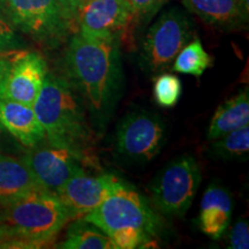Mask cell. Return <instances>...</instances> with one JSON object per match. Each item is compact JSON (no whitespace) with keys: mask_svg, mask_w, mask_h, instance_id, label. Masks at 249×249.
I'll use <instances>...</instances> for the list:
<instances>
[{"mask_svg":"<svg viewBox=\"0 0 249 249\" xmlns=\"http://www.w3.org/2000/svg\"><path fill=\"white\" fill-rule=\"evenodd\" d=\"M202 174L193 156L182 155L164 167L151 186L152 203L160 213L183 217L192 207Z\"/></svg>","mask_w":249,"mask_h":249,"instance_id":"8992f818","label":"cell"},{"mask_svg":"<svg viewBox=\"0 0 249 249\" xmlns=\"http://www.w3.org/2000/svg\"><path fill=\"white\" fill-rule=\"evenodd\" d=\"M57 1L64 12L65 17L73 23L75 22L79 12L89 0H57Z\"/></svg>","mask_w":249,"mask_h":249,"instance_id":"4316f807","label":"cell"},{"mask_svg":"<svg viewBox=\"0 0 249 249\" xmlns=\"http://www.w3.org/2000/svg\"><path fill=\"white\" fill-rule=\"evenodd\" d=\"M83 218L102 230L116 249L144 247L158 229V218L148 202L123 180Z\"/></svg>","mask_w":249,"mask_h":249,"instance_id":"3957f363","label":"cell"},{"mask_svg":"<svg viewBox=\"0 0 249 249\" xmlns=\"http://www.w3.org/2000/svg\"><path fill=\"white\" fill-rule=\"evenodd\" d=\"M241 1V5H242V7H244V9H245V12L246 13H249V0H240Z\"/></svg>","mask_w":249,"mask_h":249,"instance_id":"f1b7e54d","label":"cell"},{"mask_svg":"<svg viewBox=\"0 0 249 249\" xmlns=\"http://www.w3.org/2000/svg\"><path fill=\"white\" fill-rule=\"evenodd\" d=\"M247 124H249V93L248 88H246L218 107L210 121L208 139L213 141Z\"/></svg>","mask_w":249,"mask_h":249,"instance_id":"e0dca14e","label":"cell"},{"mask_svg":"<svg viewBox=\"0 0 249 249\" xmlns=\"http://www.w3.org/2000/svg\"><path fill=\"white\" fill-rule=\"evenodd\" d=\"M33 108L44 128L46 141L88 156L92 132L70 81L48 71Z\"/></svg>","mask_w":249,"mask_h":249,"instance_id":"7a4b0ae2","label":"cell"},{"mask_svg":"<svg viewBox=\"0 0 249 249\" xmlns=\"http://www.w3.org/2000/svg\"><path fill=\"white\" fill-rule=\"evenodd\" d=\"M209 152L222 160L244 157L249 152V124L213 140Z\"/></svg>","mask_w":249,"mask_h":249,"instance_id":"ffe728a7","label":"cell"},{"mask_svg":"<svg viewBox=\"0 0 249 249\" xmlns=\"http://www.w3.org/2000/svg\"><path fill=\"white\" fill-rule=\"evenodd\" d=\"M213 64V58L205 51L201 40L196 38L187 43L177 54L173 61V70L178 73L201 76Z\"/></svg>","mask_w":249,"mask_h":249,"instance_id":"d6986e66","label":"cell"},{"mask_svg":"<svg viewBox=\"0 0 249 249\" xmlns=\"http://www.w3.org/2000/svg\"><path fill=\"white\" fill-rule=\"evenodd\" d=\"M21 46H22V40L20 39V37L0 18V53L20 50Z\"/></svg>","mask_w":249,"mask_h":249,"instance_id":"603a6c76","label":"cell"},{"mask_svg":"<svg viewBox=\"0 0 249 249\" xmlns=\"http://www.w3.org/2000/svg\"><path fill=\"white\" fill-rule=\"evenodd\" d=\"M182 93V83L178 76L170 73L160 74L154 82V97L158 105L173 107Z\"/></svg>","mask_w":249,"mask_h":249,"instance_id":"44dd1931","label":"cell"},{"mask_svg":"<svg viewBox=\"0 0 249 249\" xmlns=\"http://www.w3.org/2000/svg\"><path fill=\"white\" fill-rule=\"evenodd\" d=\"M121 179L113 174H88L86 171L74 174L58 192L71 220L83 218L97 208L113 192Z\"/></svg>","mask_w":249,"mask_h":249,"instance_id":"8fae6325","label":"cell"},{"mask_svg":"<svg viewBox=\"0 0 249 249\" xmlns=\"http://www.w3.org/2000/svg\"><path fill=\"white\" fill-rule=\"evenodd\" d=\"M182 4L213 26L235 27L248 18L240 0H182Z\"/></svg>","mask_w":249,"mask_h":249,"instance_id":"2e32d148","label":"cell"},{"mask_svg":"<svg viewBox=\"0 0 249 249\" xmlns=\"http://www.w3.org/2000/svg\"><path fill=\"white\" fill-rule=\"evenodd\" d=\"M18 51V50H14V51H8L5 52V53H0V98H2L6 80H7L12 62H13Z\"/></svg>","mask_w":249,"mask_h":249,"instance_id":"484cf974","label":"cell"},{"mask_svg":"<svg viewBox=\"0 0 249 249\" xmlns=\"http://www.w3.org/2000/svg\"><path fill=\"white\" fill-rule=\"evenodd\" d=\"M233 201L230 192L220 183L213 182L202 196L198 226L205 235L218 240L231 225Z\"/></svg>","mask_w":249,"mask_h":249,"instance_id":"4fadbf2b","label":"cell"},{"mask_svg":"<svg viewBox=\"0 0 249 249\" xmlns=\"http://www.w3.org/2000/svg\"><path fill=\"white\" fill-rule=\"evenodd\" d=\"M58 248L64 249H112L113 245L102 230L85 218L70 222L66 236Z\"/></svg>","mask_w":249,"mask_h":249,"instance_id":"ac0fdd59","label":"cell"},{"mask_svg":"<svg viewBox=\"0 0 249 249\" xmlns=\"http://www.w3.org/2000/svg\"><path fill=\"white\" fill-rule=\"evenodd\" d=\"M132 8L133 14H154L163 6L166 0H126Z\"/></svg>","mask_w":249,"mask_h":249,"instance_id":"cb8c5ba5","label":"cell"},{"mask_svg":"<svg viewBox=\"0 0 249 249\" xmlns=\"http://www.w3.org/2000/svg\"><path fill=\"white\" fill-rule=\"evenodd\" d=\"M37 189L43 188L21 156L0 152V208L14 203Z\"/></svg>","mask_w":249,"mask_h":249,"instance_id":"9a60e30c","label":"cell"},{"mask_svg":"<svg viewBox=\"0 0 249 249\" xmlns=\"http://www.w3.org/2000/svg\"><path fill=\"white\" fill-rule=\"evenodd\" d=\"M48 71L42 55L18 50L6 80L2 98L33 107Z\"/></svg>","mask_w":249,"mask_h":249,"instance_id":"7c38bea8","label":"cell"},{"mask_svg":"<svg viewBox=\"0 0 249 249\" xmlns=\"http://www.w3.org/2000/svg\"><path fill=\"white\" fill-rule=\"evenodd\" d=\"M21 158L43 189L58 194L67 180L85 171L89 157L44 140L35 147L26 148Z\"/></svg>","mask_w":249,"mask_h":249,"instance_id":"9c48e42d","label":"cell"},{"mask_svg":"<svg viewBox=\"0 0 249 249\" xmlns=\"http://www.w3.org/2000/svg\"><path fill=\"white\" fill-rule=\"evenodd\" d=\"M71 85L80 92L96 117L113 105L121 81L118 40L71 37L65 55Z\"/></svg>","mask_w":249,"mask_h":249,"instance_id":"6da1fadb","label":"cell"},{"mask_svg":"<svg viewBox=\"0 0 249 249\" xmlns=\"http://www.w3.org/2000/svg\"><path fill=\"white\" fill-rule=\"evenodd\" d=\"M191 37L192 27L186 14L177 7L166 11L145 35L141 54L142 68L150 73L167 70Z\"/></svg>","mask_w":249,"mask_h":249,"instance_id":"52a82bcc","label":"cell"},{"mask_svg":"<svg viewBox=\"0 0 249 249\" xmlns=\"http://www.w3.org/2000/svg\"><path fill=\"white\" fill-rule=\"evenodd\" d=\"M24 150H26V148L21 145L0 123V152L12 155L18 154V156H21Z\"/></svg>","mask_w":249,"mask_h":249,"instance_id":"d4e9b609","label":"cell"},{"mask_svg":"<svg viewBox=\"0 0 249 249\" xmlns=\"http://www.w3.org/2000/svg\"><path fill=\"white\" fill-rule=\"evenodd\" d=\"M229 248L248 249L249 248V226L247 220L240 219L235 222L229 233Z\"/></svg>","mask_w":249,"mask_h":249,"instance_id":"7402d4cb","label":"cell"},{"mask_svg":"<svg viewBox=\"0 0 249 249\" xmlns=\"http://www.w3.org/2000/svg\"><path fill=\"white\" fill-rule=\"evenodd\" d=\"M0 123L24 148L45 140V132L33 107L11 99L0 98Z\"/></svg>","mask_w":249,"mask_h":249,"instance_id":"5bb4252c","label":"cell"},{"mask_svg":"<svg viewBox=\"0 0 249 249\" xmlns=\"http://www.w3.org/2000/svg\"><path fill=\"white\" fill-rule=\"evenodd\" d=\"M134 17L126 0H89L77 14L79 34L87 38L118 40Z\"/></svg>","mask_w":249,"mask_h":249,"instance_id":"30bf717a","label":"cell"},{"mask_svg":"<svg viewBox=\"0 0 249 249\" xmlns=\"http://www.w3.org/2000/svg\"><path fill=\"white\" fill-rule=\"evenodd\" d=\"M71 220L57 194L37 189L0 208V226L11 239L8 248H34L51 242Z\"/></svg>","mask_w":249,"mask_h":249,"instance_id":"277c9868","label":"cell"},{"mask_svg":"<svg viewBox=\"0 0 249 249\" xmlns=\"http://www.w3.org/2000/svg\"><path fill=\"white\" fill-rule=\"evenodd\" d=\"M9 241H11V239H9L7 233L0 226V248H8Z\"/></svg>","mask_w":249,"mask_h":249,"instance_id":"83f0119b","label":"cell"},{"mask_svg":"<svg viewBox=\"0 0 249 249\" xmlns=\"http://www.w3.org/2000/svg\"><path fill=\"white\" fill-rule=\"evenodd\" d=\"M165 141V124L157 114L133 111L120 121L116 149L124 160L147 163L160 154Z\"/></svg>","mask_w":249,"mask_h":249,"instance_id":"ba28073f","label":"cell"},{"mask_svg":"<svg viewBox=\"0 0 249 249\" xmlns=\"http://www.w3.org/2000/svg\"><path fill=\"white\" fill-rule=\"evenodd\" d=\"M0 18L14 31L48 45L65 38L71 24L57 0H0Z\"/></svg>","mask_w":249,"mask_h":249,"instance_id":"5b68a950","label":"cell"}]
</instances>
